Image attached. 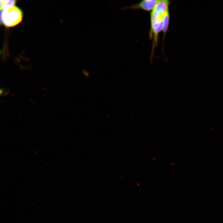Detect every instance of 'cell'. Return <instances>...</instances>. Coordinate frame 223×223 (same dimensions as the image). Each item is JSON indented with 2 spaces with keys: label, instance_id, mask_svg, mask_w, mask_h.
I'll return each mask as SVG.
<instances>
[{
  "label": "cell",
  "instance_id": "8992f818",
  "mask_svg": "<svg viewBox=\"0 0 223 223\" xmlns=\"http://www.w3.org/2000/svg\"><path fill=\"white\" fill-rule=\"evenodd\" d=\"M82 72L84 75L86 77H88L89 76V72L85 70H83Z\"/></svg>",
  "mask_w": 223,
  "mask_h": 223
},
{
  "label": "cell",
  "instance_id": "277c9868",
  "mask_svg": "<svg viewBox=\"0 0 223 223\" xmlns=\"http://www.w3.org/2000/svg\"><path fill=\"white\" fill-rule=\"evenodd\" d=\"M170 21L169 10L166 12L164 17L163 26L162 32L163 33V40L164 39L166 33L168 30Z\"/></svg>",
  "mask_w": 223,
  "mask_h": 223
},
{
  "label": "cell",
  "instance_id": "6da1fadb",
  "mask_svg": "<svg viewBox=\"0 0 223 223\" xmlns=\"http://www.w3.org/2000/svg\"><path fill=\"white\" fill-rule=\"evenodd\" d=\"M170 3L169 0H159L151 12V27L149 35L150 39L153 38V40L151 58L153 57V52L157 45L159 34L162 31L164 16L166 11L169 9Z\"/></svg>",
  "mask_w": 223,
  "mask_h": 223
},
{
  "label": "cell",
  "instance_id": "5b68a950",
  "mask_svg": "<svg viewBox=\"0 0 223 223\" xmlns=\"http://www.w3.org/2000/svg\"><path fill=\"white\" fill-rule=\"evenodd\" d=\"M15 0H7L0 1V10H3L14 5Z\"/></svg>",
  "mask_w": 223,
  "mask_h": 223
},
{
  "label": "cell",
  "instance_id": "3957f363",
  "mask_svg": "<svg viewBox=\"0 0 223 223\" xmlns=\"http://www.w3.org/2000/svg\"><path fill=\"white\" fill-rule=\"evenodd\" d=\"M159 0H144L129 6L124 7L123 10L141 9L146 11H151Z\"/></svg>",
  "mask_w": 223,
  "mask_h": 223
},
{
  "label": "cell",
  "instance_id": "52a82bcc",
  "mask_svg": "<svg viewBox=\"0 0 223 223\" xmlns=\"http://www.w3.org/2000/svg\"><path fill=\"white\" fill-rule=\"evenodd\" d=\"M2 92H3V90L1 89L0 90V94H2Z\"/></svg>",
  "mask_w": 223,
  "mask_h": 223
},
{
  "label": "cell",
  "instance_id": "7a4b0ae2",
  "mask_svg": "<svg viewBox=\"0 0 223 223\" xmlns=\"http://www.w3.org/2000/svg\"><path fill=\"white\" fill-rule=\"evenodd\" d=\"M23 15L21 10L14 5L1 11V22L6 27H14L22 21Z\"/></svg>",
  "mask_w": 223,
  "mask_h": 223
}]
</instances>
